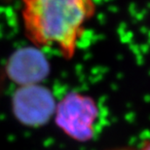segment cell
I'll return each mask as SVG.
<instances>
[{
    "mask_svg": "<svg viewBox=\"0 0 150 150\" xmlns=\"http://www.w3.org/2000/svg\"><path fill=\"white\" fill-rule=\"evenodd\" d=\"M25 34L34 46L53 48L64 59L75 55L87 23L94 17V0H22Z\"/></svg>",
    "mask_w": 150,
    "mask_h": 150,
    "instance_id": "1",
    "label": "cell"
},
{
    "mask_svg": "<svg viewBox=\"0 0 150 150\" xmlns=\"http://www.w3.org/2000/svg\"><path fill=\"white\" fill-rule=\"evenodd\" d=\"M97 115L94 100L72 94L59 103L57 109V122L67 134L82 140L92 136Z\"/></svg>",
    "mask_w": 150,
    "mask_h": 150,
    "instance_id": "2",
    "label": "cell"
},
{
    "mask_svg": "<svg viewBox=\"0 0 150 150\" xmlns=\"http://www.w3.org/2000/svg\"><path fill=\"white\" fill-rule=\"evenodd\" d=\"M13 107L16 116L26 125H41L51 116L54 100L49 91L38 84L22 86L15 95Z\"/></svg>",
    "mask_w": 150,
    "mask_h": 150,
    "instance_id": "3",
    "label": "cell"
},
{
    "mask_svg": "<svg viewBox=\"0 0 150 150\" xmlns=\"http://www.w3.org/2000/svg\"><path fill=\"white\" fill-rule=\"evenodd\" d=\"M7 70L10 78L25 86L37 84L48 72V65L36 50L25 49L13 56Z\"/></svg>",
    "mask_w": 150,
    "mask_h": 150,
    "instance_id": "4",
    "label": "cell"
},
{
    "mask_svg": "<svg viewBox=\"0 0 150 150\" xmlns=\"http://www.w3.org/2000/svg\"><path fill=\"white\" fill-rule=\"evenodd\" d=\"M139 150H150V139L143 143V144L139 147Z\"/></svg>",
    "mask_w": 150,
    "mask_h": 150,
    "instance_id": "5",
    "label": "cell"
}]
</instances>
